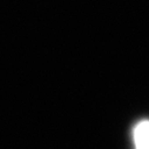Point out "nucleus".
<instances>
[{"label":"nucleus","instance_id":"1","mask_svg":"<svg viewBox=\"0 0 149 149\" xmlns=\"http://www.w3.org/2000/svg\"><path fill=\"white\" fill-rule=\"evenodd\" d=\"M134 141L136 147L149 149V121H143L135 127Z\"/></svg>","mask_w":149,"mask_h":149}]
</instances>
